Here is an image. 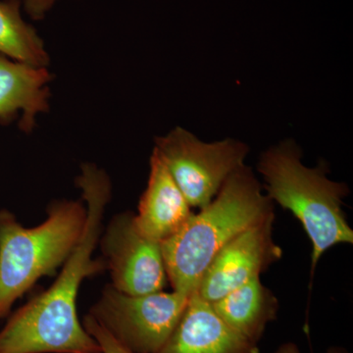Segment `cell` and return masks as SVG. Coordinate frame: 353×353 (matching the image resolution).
Here are the masks:
<instances>
[{"label": "cell", "instance_id": "cell-5", "mask_svg": "<svg viewBox=\"0 0 353 353\" xmlns=\"http://www.w3.org/2000/svg\"><path fill=\"white\" fill-rule=\"evenodd\" d=\"M190 296L176 290L131 296L108 284L88 314L132 352L157 353L182 317Z\"/></svg>", "mask_w": 353, "mask_h": 353}, {"label": "cell", "instance_id": "cell-17", "mask_svg": "<svg viewBox=\"0 0 353 353\" xmlns=\"http://www.w3.org/2000/svg\"><path fill=\"white\" fill-rule=\"evenodd\" d=\"M99 353H102V352H99Z\"/></svg>", "mask_w": 353, "mask_h": 353}, {"label": "cell", "instance_id": "cell-16", "mask_svg": "<svg viewBox=\"0 0 353 353\" xmlns=\"http://www.w3.org/2000/svg\"><path fill=\"white\" fill-rule=\"evenodd\" d=\"M326 353H348L345 348L341 347H331L328 348Z\"/></svg>", "mask_w": 353, "mask_h": 353}, {"label": "cell", "instance_id": "cell-12", "mask_svg": "<svg viewBox=\"0 0 353 353\" xmlns=\"http://www.w3.org/2000/svg\"><path fill=\"white\" fill-rule=\"evenodd\" d=\"M210 304L230 328L255 345L279 311L277 297L262 284L260 276Z\"/></svg>", "mask_w": 353, "mask_h": 353}, {"label": "cell", "instance_id": "cell-11", "mask_svg": "<svg viewBox=\"0 0 353 353\" xmlns=\"http://www.w3.org/2000/svg\"><path fill=\"white\" fill-rule=\"evenodd\" d=\"M52 76L46 67L14 61L0 54V123L6 125L21 112L20 129L31 132L36 117L50 109V88Z\"/></svg>", "mask_w": 353, "mask_h": 353}, {"label": "cell", "instance_id": "cell-15", "mask_svg": "<svg viewBox=\"0 0 353 353\" xmlns=\"http://www.w3.org/2000/svg\"><path fill=\"white\" fill-rule=\"evenodd\" d=\"M57 0H24L25 10L34 20L43 19Z\"/></svg>", "mask_w": 353, "mask_h": 353}, {"label": "cell", "instance_id": "cell-14", "mask_svg": "<svg viewBox=\"0 0 353 353\" xmlns=\"http://www.w3.org/2000/svg\"><path fill=\"white\" fill-rule=\"evenodd\" d=\"M82 324L85 331L97 341L102 353H134L116 341L90 314L85 315Z\"/></svg>", "mask_w": 353, "mask_h": 353}, {"label": "cell", "instance_id": "cell-10", "mask_svg": "<svg viewBox=\"0 0 353 353\" xmlns=\"http://www.w3.org/2000/svg\"><path fill=\"white\" fill-rule=\"evenodd\" d=\"M148 185L134 213L139 231L162 243L174 236L192 215V206L166 165L153 150Z\"/></svg>", "mask_w": 353, "mask_h": 353}, {"label": "cell", "instance_id": "cell-9", "mask_svg": "<svg viewBox=\"0 0 353 353\" xmlns=\"http://www.w3.org/2000/svg\"><path fill=\"white\" fill-rule=\"evenodd\" d=\"M157 353H259L257 345L234 332L196 292Z\"/></svg>", "mask_w": 353, "mask_h": 353}, {"label": "cell", "instance_id": "cell-4", "mask_svg": "<svg viewBox=\"0 0 353 353\" xmlns=\"http://www.w3.org/2000/svg\"><path fill=\"white\" fill-rule=\"evenodd\" d=\"M46 215L41 224L28 228L0 209V324L39 279L57 274L82 238L87 220L83 201H53Z\"/></svg>", "mask_w": 353, "mask_h": 353}, {"label": "cell", "instance_id": "cell-6", "mask_svg": "<svg viewBox=\"0 0 353 353\" xmlns=\"http://www.w3.org/2000/svg\"><path fill=\"white\" fill-rule=\"evenodd\" d=\"M153 150L192 208L199 209L210 203L228 179L245 165L250 152L238 139L204 143L180 127L157 139Z\"/></svg>", "mask_w": 353, "mask_h": 353}, {"label": "cell", "instance_id": "cell-13", "mask_svg": "<svg viewBox=\"0 0 353 353\" xmlns=\"http://www.w3.org/2000/svg\"><path fill=\"white\" fill-rule=\"evenodd\" d=\"M22 0L0 1V54L34 67H46L50 57L43 41L21 15Z\"/></svg>", "mask_w": 353, "mask_h": 353}, {"label": "cell", "instance_id": "cell-1", "mask_svg": "<svg viewBox=\"0 0 353 353\" xmlns=\"http://www.w3.org/2000/svg\"><path fill=\"white\" fill-rule=\"evenodd\" d=\"M87 208L82 238L48 290L10 313L0 328V353H99L101 347L83 328L77 299L83 281L106 271L94 259L103 217L112 197L108 174L85 163L76 178Z\"/></svg>", "mask_w": 353, "mask_h": 353}, {"label": "cell", "instance_id": "cell-2", "mask_svg": "<svg viewBox=\"0 0 353 353\" xmlns=\"http://www.w3.org/2000/svg\"><path fill=\"white\" fill-rule=\"evenodd\" d=\"M274 202L263 194L250 167L243 165L217 196L174 236L161 243L172 289L192 294L216 254L236 236L274 214Z\"/></svg>", "mask_w": 353, "mask_h": 353}, {"label": "cell", "instance_id": "cell-3", "mask_svg": "<svg viewBox=\"0 0 353 353\" xmlns=\"http://www.w3.org/2000/svg\"><path fill=\"white\" fill-rule=\"evenodd\" d=\"M292 139L272 146L260 157L257 170L266 196L301 222L312 245L311 277L325 252L341 243H353V231L343 209L350 194L345 183L329 179L327 165L309 168Z\"/></svg>", "mask_w": 353, "mask_h": 353}, {"label": "cell", "instance_id": "cell-7", "mask_svg": "<svg viewBox=\"0 0 353 353\" xmlns=\"http://www.w3.org/2000/svg\"><path fill=\"white\" fill-rule=\"evenodd\" d=\"M99 245L116 290L131 296L164 290L168 280L161 243L139 231L134 212L114 215L102 229Z\"/></svg>", "mask_w": 353, "mask_h": 353}, {"label": "cell", "instance_id": "cell-8", "mask_svg": "<svg viewBox=\"0 0 353 353\" xmlns=\"http://www.w3.org/2000/svg\"><path fill=\"white\" fill-rule=\"evenodd\" d=\"M274 219L275 215L243 232L216 254L197 285L202 299L215 303L282 259L273 238Z\"/></svg>", "mask_w": 353, "mask_h": 353}]
</instances>
